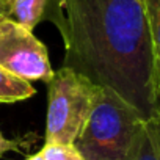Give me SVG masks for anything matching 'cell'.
<instances>
[{
  "instance_id": "8992f818",
  "label": "cell",
  "mask_w": 160,
  "mask_h": 160,
  "mask_svg": "<svg viewBox=\"0 0 160 160\" xmlns=\"http://www.w3.org/2000/svg\"><path fill=\"white\" fill-rule=\"evenodd\" d=\"M47 0H13L8 18L22 27L33 30L44 16Z\"/></svg>"
},
{
  "instance_id": "7c38bea8",
  "label": "cell",
  "mask_w": 160,
  "mask_h": 160,
  "mask_svg": "<svg viewBox=\"0 0 160 160\" xmlns=\"http://www.w3.org/2000/svg\"><path fill=\"white\" fill-rule=\"evenodd\" d=\"M10 14V5L7 0H0V16H3V18H8Z\"/></svg>"
},
{
  "instance_id": "5bb4252c",
  "label": "cell",
  "mask_w": 160,
  "mask_h": 160,
  "mask_svg": "<svg viewBox=\"0 0 160 160\" xmlns=\"http://www.w3.org/2000/svg\"><path fill=\"white\" fill-rule=\"evenodd\" d=\"M158 115H160V88H158Z\"/></svg>"
},
{
  "instance_id": "9c48e42d",
  "label": "cell",
  "mask_w": 160,
  "mask_h": 160,
  "mask_svg": "<svg viewBox=\"0 0 160 160\" xmlns=\"http://www.w3.org/2000/svg\"><path fill=\"white\" fill-rule=\"evenodd\" d=\"M39 154L42 160H83L80 152L74 148V144L46 143Z\"/></svg>"
},
{
  "instance_id": "7a4b0ae2",
  "label": "cell",
  "mask_w": 160,
  "mask_h": 160,
  "mask_svg": "<svg viewBox=\"0 0 160 160\" xmlns=\"http://www.w3.org/2000/svg\"><path fill=\"white\" fill-rule=\"evenodd\" d=\"M146 119L107 87H98L91 112L74 148L83 160H130L137 135Z\"/></svg>"
},
{
  "instance_id": "9a60e30c",
  "label": "cell",
  "mask_w": 160,
  "mask_h": 160,
  "mask_svg": "<svg viewBox=\"0 0 160 160\" xmlns=\"http://www.w3.org/2000/svg\"><path fill=\"white\" fill-rule=\"evenodd\" d=\"M7 2H8V5H11V2H13V0H7Z\"/></svg>"
},
{
  "instance_id": "8fae6325",
  "label": "cell",
  "mask_w": 160,
  "mask_h": 160,
  "mask_svg": "<svg viewBox=\"0 0 160 160\" xmlns=\"http://www.w3.org/2000/svg\"><path fill=\"white\" fill-rule=\"evenodd\" d=\"M152 124H154V130H155V137H157V143L160 149V115L157 118H152Z\"/></svg>"
},
{
  "instance_id": "30bf717a",
  "label": "cell",
  "mask_w": 160,
  "mask_h": 160,
  "mask_svg": "<svg viewBox=\"0 0 160 160\" xmlns=\"http://www.w3.org/2000/svg\"><path fill=\"white\" fill-rule=\"evenodd\" d=\"M22 146L21 140H7L2 133H0V155H3L8 151H19Z\"/></svg>"
},
{
  "instance_id": "ba28073f",
  "label": "cell",
  "mask_w": 160,
  "mask_h": 160,
  "mask_svg": "<svg viewBox=\"0 0 160 160\" xmlns=\"http://www.w3.org/2000/svg\"><path fill=\"white\" fill-rule=\"evenodd\" d=\"M143 7L148 19V27L154 46V55L160 78V0H143Z\"/></svg>"
},
{
  "instance_id": "3957f363",
  "label": "cell",
  "mask_w": 160,
  "mask_h": 160,
  "mask_svg": "<svg viewBox=\"0 0 160 160\" xmlns=\"http://www.w3.org/2000/svg\"><path fill=\"white\" fill-rule=\"evenodd\" d=\"M47 85L46 143L74 144L91 112L98 85L64 66L53 71Z\"/></svg>"
},
{
  "instance_id": "6da1fadb",
  "label": "cell",
  "mask_w": 160,
  "mask_h": 160,
  "mask_svg": "<svg viewBox=\"0 0 160 160\" xmlns=\"http://www.w3.org/2000/svg\"><path fill=\"white\" fill-rule=\"evenodd\" d=\"M53 21L64 68L113 90L146 121L158 116L160 78L143 0H60Z\"/></svg>"
},
{
  "instance_id": "52a82bcc",
  "label": "cell",
  "mask_w": 160,
  "mask_h": 160,
  "mask_svg": "<svg viewBox=\"0 0 160 160\" xmlns=\"http://www.w3.org/2000/svg\"><path fill=\"white\" fill-rule=\"evenodd\" d=\"M130 160H160V149H158L152 119L146 121L140 129L133 144Z\"/></svg>"
},
{
  "instance_id": "277c9868",
  "label": "cell",
  "mask_w": 160,
  "mask_h": 160,
  "mask_svg": "<svg viewBox=\"0 0 160 160\" xmlns=\"http://www.w3.org/2000/svg\"><path fill=\"white\" fill-rule=\"evenodd\" d=\"M0 66L28 82H49L53 75L46 46L10 18L0 19Z\"/></svg>"
},
{
  "instance_id": "2e32d148",
  "label": "cell",
  "mask_w": 160,
  "mask_h": 160,
  "mask_svg": "<svg viewBox=\"0 0 160 160\" xmlns=\"http://www.w3.org/2000/svg\"><path fill=\"white\" fill-rule=\"evenodd\" d=\"M2 18H3V16H0V19H2Z\"/></svg>"
},
{
  "instance_id": "4fadbf2b",
  "label": "cell",
  "mask_w": 160,
  "mask_h": 160,
  "mask_svg": "<svg viewBox=\"0 0 160 160\" xmlns=\"http://www.w3.org/2000/svg\"><path fill=\"white\" fill-rule=\"evenodd\" d=\"M27 160H42V157H41V154L38 152V154H35V155H32V157H28Z\"/></svg>"
},
{
  "instance_id": "5b68a950",
  "label": "cell",
  "mask_w": 160,
  "mask_h": 160,
  "mask_svg": "<svg viewBox=\"0 0 160 160\" xmlns=\"http://www.w3.org/2000/svg\"><path fill=\"white\" fill-rule=\"evenodd\" d=\"M35 93L36 90L28 80L21 78L0 66V102L11 104L25 101L32 98Z\"/></svg>"
}]
</instances>
